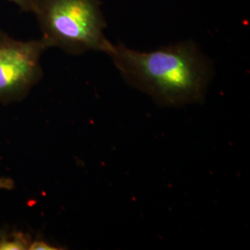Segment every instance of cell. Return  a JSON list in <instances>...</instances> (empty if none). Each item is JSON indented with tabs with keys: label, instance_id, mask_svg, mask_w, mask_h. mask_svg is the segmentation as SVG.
<instances>
[{
	"label": "cell",
	"instance_id": "7a4b0ae2",
	"mask_svg": "<svg viewBox=\"0 0 250 250\" xmlns=\"http://www.w3.org/2000/svg\"><path fill=\"white\" fill-rule=\"evenodd\" d=\"M47 47L70 55L87 51L107 53L111 43L99 0H38L33 12Z\"/></svg>",
	"mask_w": 250,
	"mask_h": 250
},
{
	"label": "cell",
	"instance_id": "6da1fadb",
	"mask_svg": "<svg viewBox=\"0 0 250 250\" xmlns=\"http://www.w3.org/2000/svg\"><path fill=\"white\" fill-rule=\"evenodd\" d=\"M106 54L129 85L163 107L201 103L212 77L211 63L193 41L150 52L111 43Z\"/></svg>",
	"mask_w": 250,
	"mask_h": 250
},
{
	"label": "cell",
	"instance_id": "5b68a950",
	"mask_svg": "<svg viewBox=\"0 0 250 250\" xmlns=\"http://www.w3.org/2000/svg\"><path fill=\"white\" fill-rule=\"evenodd\" d=\"M62 248L56 246L52 243L47 241L43 236L37 235L36 237H33L30 244L28 250H61Z\"/></svg>",
	"mask_w": 250,
	"mask_h": 250
},
{
	"label": "cell",
	"instance_id": "3957f363",
	"mask_svg": "<svg viewBox=\"0 0 250 250\" xmlns=\"http://www.w3.org/2000/svg\"><path fill=\"white\" fill-rule=\"evenodd\" d=\"M47 48L41 38L22 41L0 30V104L26 99L43 77L41 58Z\"/></svg>",
	"mask_w": 250,
	"mask_h": 250
},
{
	"label": "cell",
	"instance_id": "277c9868",
	"mask_svg": "<svg viewBox=\"0 0 250 250\" xmlns=\"http://www.w3.org/2000/svg\"><path fill=\"white\" fill-rule=\"evenodd\" d=\"M32 238L29 232L0 229V250H28Z\"/></svg>",
	"mask_w": 250,
	"mask_h": 250
},
{
	"label": "cell",
	"instance_id": "8992f818",
	"mask_svg": "<svg viewBox=\"0 0 250 250\" xmlns=\"http://www.w3.org/2000/svg\"><path fill=\"white\" fill-rule=\"evenodd\" d=\"M15 4L21 11L23 12H34L38 0H6Z\"/></svg>",
	"mask_w": 250,
	"mask_h": 250
}]
</instances>
